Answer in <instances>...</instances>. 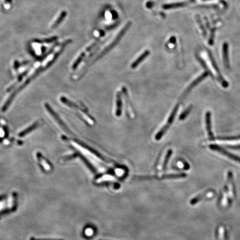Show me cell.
<instances>
[{
	"label": "cell",
	"mask_w": 240,
	"mask_h": 240,
	"mask_svg": "<svg viewBox=\"0 0 240 240\" xmlns=\"http://www.w3.org/2000/svg\"><path fill=\"white\" fill-rule=\"evenodd\" d=\"M17 196L15 192L10 193L0 197V216L15 210L17 206Z\"/></svg>",
	"instance_id": "6da1fadb"
},
{
	"label": "cell",
	"mask_w": 240,
	"mask_h": 240,
	"mask_svg": "<svg viewBox=\"0 0 240 240\" xmlns=\"http://www.w3.org/2000/svg\"><path fill=\"white\" fill-rule=\"evenodd\" d=\"M132 25V23L131 21H128L127 24L124 25V27L119 32V33L117 34V36L110 43L107 47L105 48L104 50L101 51L100 54L98 55L96 59H95V61L97 60L98 59H100L101 57L104 56L105 55H106L107 52H109L115 46L116 44L119 43L120 40L122 39V37L124 36V34L128 31V30L130 28L131 26Z\"/></svg>",
	"instance_id": "7a4b0ae2"
},
{
	"label": "cell",
	"mask_w": 240,
	"mask_h": 240,
	"mask_svg": "<svg viewBox=\"0 0 240 240\" xmlns=\"http://www.w3.org/2000/svg\"><path fill=\"white\" fill-rule=\"evenodd\" d=\"M179 107H180V103H178V104H177L176 105V106L175 107V108L173 109L172 112H171V115L170 116L169 119H168L167 121L166 122V124L163 126V128H161V130L157 133L156 136H155V139H156V140H159V139H161V137L163 136V135L165 133L166 131L169 129L170 126L172 124L173 122V120L175 119V117H176V113L177 112Z\"/></svg>",
	"instance_id": "3957f363"
},
{
	"label": "cell",
	"mask_w": 240,
	"mask_h": 240,
	"mask_svg": "<svg viewBox=\"0 0 240 240\" xmlns=\"http://www.w3.org/2000/svg\"><path fill=\"white\" fill-rule=\"evenodd\" d=\"M210 148L212 150L218 152L221 154H223L226 157H228L230 159L234 160L235 162H237L238 163H240V157H238V156H237V155H235L232 153L229 152L228 151L225 150L224 148L221 147L219 146L212 144V145H211L210 146Z\"/></svg>",
	"instance_id": "277c9868"
},
{
	"label": "cell",
	"mask_w": 240,
	"mask_h": 240,
	"mask_svg": "<svg viewBox=\"0 0 240 240\" xmlns=\"http://www.w3.org/2000/svg\"><path fill=\"white\" fill-rule=\"evenodd\" d=\"M98 42V40L92 43V44H91L90 46H89L88 48H86L85 50L83 52H82V53L80 54V56L78 57L77 59L75 61V62H74V63L73 65H72V68H73V69H76V68H77V66H78L80 63L81 62V61L83 60L84 57L86 56V54L88 53V52H89L92 49H93V48H95Z\"/></svg>",
	"instance_id": "5b68a950"
},
{
	"label": "cell",
	"mask_w": 240,
	"mask_h": 240,
	"mask_svg": "<svg viewBox=\"0 0 240 240\" xmlns=\"http://www.w3.org/2000/svg\"><path fill=\"white\" fill-rule=\"evenodd\" d=\"M226 189L227 190L230 196L231 197H234L236 195V191H235V187H234V180H233V175L231 171H229L227 176V186L226 187Z\"/></svg>",
	"instance_id": "8992f818"
},
{
	"label": "cell",
	"mask_w": 240,
	"mask_h": 240,
	"mask_svg": "<svg viewBox=\"0 0 240 240\" xmlns=\"http://www.w3.org/2000/svg\"><path fill=\"white\" fill-rule=\"evenodd\" d=\"M213 195H214V192L213 191H208L207 192H206L203 193L201 195H199L195 197V198L192 199L190 201V204H192V205H194V204H197L198 202L202 201V200L204 199H208L210 197H212Z\"/></svg>",
	"instance_id": "52a82bcc"
},
{
	"label": "cell",
	"mask_w": 240,
	"mask_h": 240,
	"mask_svg": "<svg viewBox=\"0 0 240 240\" xmlns=\"http://www.w3.org/2000/svg\"><path fill=\"white\" fill-rule=\"evenodd\" d=\"M208 75V72H204V74H202L201 76H200L199 77H197V78L196 80L193 81L190 86L188 87V88L186 89L185 92H184V97L186 96L188 93H189V92L191 91V90L194 87H195L198 83H200L201 81H202L204 78L207 77Z\"/></svg>",
	"instance_id": "ba28073f"
},
{
	"label": "cell",
	"mask_w": 240,
	"mask_h": 240,
	"mask_svg": "<svg viewBox=\"0 0 240 240\" xmlns=\"http://www.w3.org/2000/svg\"><path fill=\"white\" fill-rule=\"evenodd\" d=\"M211 114L210 112H208L206 114V129L208 131V135L209 137V139L210 140H214L215 137L213 136V132L212 131V128H211Z\"/></svg>",
	"instance_id": "9c48e42d"
},
{
	"label": "cell",
	"mask_w": 240,
	"mask_h": 240,
	"mask_svg": "<svg viewBox=\"0 0 240 240\" xmlns=\"http://www.w3.org/2000/svg\"><path fill=\"white\" fill-rule=\"evenodd\" d=\"M37 157L39 162L41 163V165L43 167L44 171L49 172L51 170V165L50 162H48L47 160H46L41 154H38Z\"/></svg>",
	"instance_id": "30bf717a"
},
{
	"label": "cell",
	"mask_w": 240,
	"mask_h": 240,
	"mask_svg": "<svg viewBox=\"0 0 240 240\" xmlns=\"http://www.w3.org/2000/svg\"><path fill=\"white\" fill-rule=\"evenodd\" d=\"M150 52L149 50H146L143 52V53L139 56L137 59L134 62L132 63V64L131 65V68L132 69H135V68H136L139 65V63L141 62H142V61H143L144 59H145L148 56V55H150Z\"/></svg>",
	"instance_id": "8fae6325"
},
{
	"label": "cell",
	"mask_w": 240,
	"mask_h": 240,
	"mask_svg": "<svg viewBox=\"0 0 240 240\" xmlns=\"http://www.w3.org/2000/svg\"><path fill=\"white\" fill-rule=\"evenodd\" d=\"M122 112V100L121 93L117 92L116 95V115L117 116H120Z\"/></svg>",
	"instance_id": "7c38bea8"
},
{
	"label": "cell",
	"mask_w": 240,
	"mask_h": 240,
	"mask_svg": "<svg viewBox=\"0 0 240 240\" xmlns=\"http://www.w3.org/2000/svg\"><path fill=\"white\" fill-rule=\"evenodd\" d=\"M46 108H47V109H48V112H50V113L51 114V115L53 117L55 118V119L57 121L59 122V125H60V126H61L62 128H64L65 130H66L67 131H69V130H68L65 124H63V122L61 121V120L59 119V117L55 113L54 111H53V110H52V109L51 108L50 106L49 105H46Z\"/></svg>",
	"instance_id": "4fadbf2b"
},
{
	"label": "cell",
	"mask_w": 240,
	"mask_h": 240,
	"mask_svg": "<svg viewBox=\"0 0 240 240\" xmlns=\"http://www.w3.org/2000/svg\"><path fill=\"white\" fill-rule=\"evenodd\" d=\"M186 2H176V3H169V4H165L162 6V8L165 10H169V9H175L177 7H181L183 6H186Z\"/></svg>",
	"instance_id": "5bb4252c"
},
{
	"label": "cell",
	"mask_w": 240,
	"mask_h": 240,
	"mask_svg": "<svg viewBox=\"0 0 240 240\" xmlns=\"http://www.w3.org/2000/svg\"><path fill=\"white\" fill-rule=\"evenodd\" d=\"M228 46L227 44H225L223 45V61L226 67H229V61H228Z\"/></svg>",
	"instance_id": "9a60e30c"
},
{
	"label": "cell",
	"mask_w": 240,
	"mask_h": 240,
	"mask_svg": "<svg viewBox=\"0 0 240 240\" xmlns=\"http://www.w3.org/2000/svg\"><path fill=\"white\" fill-rule=\"evenodd\" d=\"M38 126H39V124H38L37 122H36L35 124H32V126H30V127L28 128L27 129H26V130L22 131L21 133L19 134V136H25L26 134L29 133L31 131L33 130H34L35 128H37Z\"/></svg>",
	"instance_id": "2e32d148"
},
{
	"label": "cell",
	"mask_w": 240,
	"mask_h": 240,
	"mask_svg": "<svg viewBox=\"0 0 240 240\" xmlns=\"http://www.w3.org/2000/svg\"><path fill=\"white\" fill-rule=\"evenodd\" d=\"M172 150H169L167 154H166V157L165 158V161H164V162L163 163V166H162V169L163 170H165L166 168V166L168 163V161H169V158L171 157V154H172Z\"/></svg>",
	"instance_id": "e0dca14e"
},
{
	"label": "cell",
	"mask_w": 240,
	"mask_h": 240,
	"mask_svg": "<svg viewBox=\"0 0 240 240\" xmlns=\"http://www.w3.org/2000/svg\"><path fill=\"white\" fill-rule=\"evenodd\" d=\"M191 110H192V106H190L189 108H187L186 110L184 111V112L181 113V115L180 116V120H183L184 119H185L188 115L190 113Z\"/></svg>",
	"instance_id": "ac0fdd59"
},
{
	"label": "cell",
	"mask_w": 240,
	"mask_h": 240,
	"mask_svg": "<svg viewBox=\"0 0 240 240\" xmlns=\"http://www.w3.org/2000/svg\"><path fill=\"white\" fill-rule=\"evenodd\" d=\"M219 139L220 140H236V139H240V135L236 136L231 137H219Z\"/></svg>",
	"instance_id": "d6986e66"
},
{
	"label": "cell",
	"mask_w": 240,
	"mask_h": 240,
	"mask_svg": "<svg viewBox=\"0 0 240 240\" xmlns=\"http://www.w3.org/2000/svg\"><path fill=\"white\" fill-rule=\"evenodd\" d=\"M66 16V12H65V11H63V12H62V13H61V15L59 16V19L57 20L56 22H55V26H56L57 25H58L59 24H60L61 23V22L64 19V18L65 17V16Z\"/></svg>",
	"instance_id": "ffe728a7"
},
{
	"label": "cell",
	"mask_w": 240,
	"mask_h": 240,
	"mask_svg": "<svg viewBox=\"0 0 240 240\" xmlns=\"http://www.w3.org/2000/svg\"><path fill=\"white\" fill-rule=\"evenodd\" d=\"M223 239H224V240H230L228 230H227L226 228H225V229H224V232H223Z\"/></svg>",
	"instance_id": "44dd1931"
},
{
	"label": "cell",
	"mask_w": 240,
	"mask_h": 240,
	"mask_svg": "<svg viewBox=\"0 0 240 240\" xmlns=\"http://www.w3.org/2000/svg\"><path fill=\"white\" fill-rule=\"evenodd\" d=\"M216 240H221V238L220 237V235H219V228H217L216 231Z\"/></svg>",
	"instance_id": "7402d4cb"
},
{
	"label": "cell",
	"mask_w": 240,
	"mask_h": 240,
	"mask_svg": "<svg viewBox=\"0 0 240 240\" xmlns=\"http://www.w3.org/2000/svg\"><path fill=\"white\" fill-rule=\"evenodd\" d=\"M228 148H232V149H240V145L234 146H227Z\"/></svg>",
	"instance_id": "603a6c76"
}]
</instances>
